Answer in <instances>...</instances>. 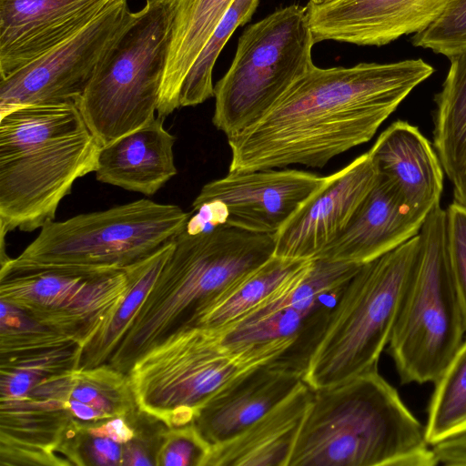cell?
I'll return each mask as SVG.
<instances>
[{
    "mask_svg": "<svg viewBox=\"0 0 466 466\" xmlns=\"http://www.w3.org/2000/svg\"><path fill=\"white\" fill-rule=\"evenodd\" d=\"M438 464L466 466V432L432 445Z\"/></svg>",
    "mask_w": 466,
    "mask_h": 466,
    "instance_id": "cell-34",
    "label": "cell"
},
{
    "mask_svg": "<svg viewBox=\"0 0 466 466\" xmlns=\"http://www.w3.org/2000/svg\"><path fill=\"white\" fill-rule=\"evenodd\" d=\"M276 233L186 228L106 364L125 374L176 332L195 328L223 293L274 256Z\"/></svg>",
    "mask_w": 466,
    "mask_h": 466,
    "instance_id": "cell-2",
    "label": "cell"
},
{
    "mask_svg": "<svg viewBox=\"0 0 466 466\" xmlns=\"http://www.w3.org/2000/svg\"><path fill=\"white\" fill-rule=\"evenodd\" d=\"M336 302L299 309L263 301L238 319L213 330L220 343L233 353L279 341H293L309 365L325 332Z\"/></svg>",
    "mask_w": 466,
    "mask_h": 466,
    "instance_id": "cell-23",
    "label": "cell"
},
{
    "mask_svg": "<svg viewBox=\"0 0 466 466\" xmlns=\"http://www.w3.org/2000/svg\"><path fill=\"white\" fill-rule=\"evenodd\" d=\"M101 146L75 104L0 116V228L31 232L56 218L76 179L96 172Z\"/></svg>",
    "mask_w": 466,
    "mask_h": 466,
    "instance_id": "cell-4",
    "label": "cell"
},
{
    "mask_svg": "<svg viewBox=\"0 0 466 466\" xmlns=\"http://www.w3.org/2000/svg\"><path fill=\"white\" fill-rule=\"evenodd\" d=\"M130 285L127 268L90 272L20 258L1 262L0 299L82 349L115 314Z\"/></svg>",
    "mask_w": 466,
    "mask_h": 466,
    "instance_id": "cell-11",
    "label": "cell"
},
{
    "mask_svg": "<svg viewBox=\"0 0 466 466\" xmlns=\"http://www.w3.org/2000/svg\"><path fill=\"white\" fill-rule=\"evenodd\" d=\"M175 0H147L109 48L77 107L101 147L156 116Z\"/></svg>",
    "mask_w": 466,
    "mask_h": 466,
    "instance_id": "cell-7",
    "label": "cell"
},
{
    "mask_svg": "<svg viewBox=\"0 0 466 466\" xmlns=\"http://www.w3.org/2000/svg\"><path fill=\"white\" fill-rule=\"evenodd\" d=\"M422 59L314 66L258 121L228 137V173L323 167L370 141L408 95L433 73Z\"/></svg>",
    "mask_w": 466,
    "mask_h": 466,
    "instance_id": "cell-1",
    "label": "cell"
},
{
    "mask_svg": "<svg viewBox=\"0 0 466 466\" xmlns=\"http://www.w3.org/2000/svg\"><path fill=\"white\" fill-rule=\"evenodd\" d=\"M433 384L425 424L431 446L466 432V338Z\"/></svg>",
    "mask_w": 466,
    "mask_h": 466,
    "instance_id": "cell-28",
    "label": "cell"
},
{
    "mask_svg": "<svg viewBox=\"0 0 466 466\" xmlns=\"http://www.w3.org/2000/svg\"><path fill=\"white\" fill-rule=\"evenodd\" d=\"M446 215L450 267L466 322V207L454 200Z\"/></svg>",
    "mask_w": 466,
    "mask_h": 466,
    "instance_id": "cell-32",
    "label": "cell"
},
{
    "mask_svg": "<svg viewBox=\"0 0 466 466\" xmlns=\"http://www.w3.org/2000/svg\"><path fill=\"white\" fill-rule=\"evenodd\" d=\"M449 0H339L306 6L316 43L383 46L428 27Z\"/></svg>",
    "mask_w": 466,
    "mask_h": 466,
    "instance_id": "cell-16",
    "label": "cell"
},
{
    "mask_svg": "<svg viewBox=\"0 0 466 466\" xmlns=\"http://www.w3.org/2000/svg\"><path fill=\"white\" fill-rule=\"evenodd\" d=\"M288 466H435L425 425L374 369L312 390Z\"/></svg>",
    "mask_w": 466,
    "mask_h": 466,
    "instance_id": "cell-3",
    "label": "cell"
},
{
    "mask_svg": "<svg viewBox=\"0 0 466 466\" xmlns=\"http://www.w3.org/2000/svg\"><path fill=\"white\" fill-rule=\"evenodd\" d=\"M325 180L326 177L297 169L228 173L205 184L192 208L214 227L274 234Z\"/></svg>",
    "mask_w": 466,
    "mask_h": 466,
    "instance_id": "cell-13",
    "label": "cell"
},
{
    "mask_svg": "<svg viewBox=\"0 0 466 466\" xmlns=\"http://www.w3.org/2000/svg\"><path fill=\"white\" fill-rule=\"evenodd\" d=\"M24 397L49 410L66 412L74 421L86 425L129 417L138 410L127 374L108 364L47 375Z\"/></svg>",
    "mask_w": 466,
    "mask_h": 466,
    "instance_id": "cell-19",
    "label": "cell"
},
{
    "mask_svg": "<svg viewBox=\"0 0 466 466\" xmlns=\"http://www.w3.org/2000/svg\"><path fill=\"white\" fill-rule=\"evenodd\" d=\"M423 222L408 208L396 185L378 174L346 228L317 258L368 262L418 235Z\"/></svg>",
    "mask_w": 466,
    "mask_h": 466,
    "instance_id": "cell-18",
    "label": "cell"
},
{
    "mask_svg": "<svg viewBox=\"0 0 466 466\" xmlns=\"http://www.w3.org/2000/svg\"><path fill=\"white\" fill-rule=\"evenodd\" d=\"M420 249L418 234L360 264L341 290L303 376L312 390L378 369Z\"/></svg>",
    "mask_w": 466,
    "mask_h": 466,
    "instance_id": "cell-5",
    "label": "cell"
},
{
    "mask_svg": "<svg viewBox=\"0 0 466 466\" xmlns=\"http://www.w3.org/2000/svg\"><path fill=\"white\" fill-rule=\"evenodd\" d=\"M113 1L0 0L1 79L73 36Z\"/></svg>",
    "mask_w": 466,
    "mask_h": 466,
    "instance_id": "cell-15",
    "label": "cell"
},
{
    "mask_svg": "<svg viewBox=\"0 0 466 466\" xmlns=\"http://www.w3.org/2000/svg\"><path fill=\"white\" fill-rule=\"evenodd\" d=\"M412 43L448 57L466 50V0H449L428 27L414 35Z\"/></svg>",
    "mask_w": 466,
    "mask_h": 466,
    "instance_id": "cell-30",
    "label": "cell"
},
{
    "mask_svg": "<svg viewBox=\"0 0 466 466\" xmlns=\"http://www.w3.org/2000/svg\"><path fill=\"white\" fill-rule=\"evenodd\" d=\"M173 248L174 240L127 268L130 279L129 289L112 318L82 349L78 368H94L107 362L156 282Z\"/></svg>",
    "mask_w": 466,
    "mask_h": 466,
    "instance_id": "cell-27",
    "label": "cell"
},
{
    "mask_svg": "<svg viewBox=\"0 0 466 466\" xmlns=\"http://www.w3.org/2000/svg\"><path fill=\"white\" fill-rule=\"evenodd\" d=\"M453 185L454 200L466 207V162L458 171Z\"/></svg>",
    "mask_w": 466,
    "mask_h": 466,
    "instance_id": "cell-35",
    "label": "cell"
},
{
    "mask_svg": "<svg viewBox=\"0 0 466 466\" xmlns=\"http://www.w3.org/2000/svg\"><path fill=\"white\" fill-rule=\"evenodd\" d=\"M303 375L273 363L257 366L227 382L199 410L194 423L211 446L248 429L301 383Z\"/></svg>",
    "mask_w": 466,
    "mask_h": 466,
    "instance_id": "cell-17",
    "label": "cell"
},
{
    "mask_svg": "<svg viewBox=\"0 0 466 466\" xmlns=\"http://www.w3.org/2000/svg\"><path fill=\"white\" fill-rule=\"evenodd\" d=\"M131 416L111 418L98 424L86 425V429L94 436L108 438L117 443L125 444L135 436Z\"/></svg>",
    "mask_w": 466,
    "mask_h": 466,
    "instance_id": "cell-33",
    "label": "cell"
},
{
    "mask_svg": "<svg viewBox=\"0 0 466 466\" xmlns=\"http://www.w3.org/2000/svg\"><path fill=\"white\" fill-rule=\"evenodd\" d=\"M164 116L101 147L99 182L152 196L177 175L173 147L176 137L164 127Z\"/></svg>",
    "mask_w": 466,
    "mask_h": 466,
    "instance_id": "cell-21",
    "label": "cell"
},
{
    "mask_svg": "<svg viewBox=\"0 0 466 466\" xmlns=\"http://www.w3.org/2000/svg\"><path fill=\"white\" fill-rule=\"evenodd\" d=\"M312 393L301 383L240 434L211 447L205 466H288Z\"/></svg>",
    "mask_w": 466,
    "mask_h": 466,
    "instance_id": "cell-22",
    "label": "cell"
},
{
    "mask_svg": "<svg viewBox=\"0 0 466 466\" xmlns=\"http://www.w3.org/2000/svg\"><path fill=\"white\" fill-rule=\"evenodd\" d=\"M276 360L272 353H233L213 329L179 330L135 361L127 376L135 401L166 426L193 422L201 407L227 382Z\"/></svg>",
    "mask_w": 466,
    "mask_h": 466,
    "instance_id": "cell-10",
    "label": "cell"
},
{
    "mask_svg": "<svg viewBox=\"0 0 466 466\" xmlns=\"http://www.w3.org/2000/svg\"><path fill=\"white\" fill-rule=\"evenodd\" d=\"M234 0H175L167 58L157 115L179 108V94L189 70Z\"/></svg>",
    "mask_w": 466,
    "mask_h": 466,
    "instance_id": "cell-24",
    "label": "cell"
},
{
    "mask_svg": "<svg viewBox=\"0 0 466 466\" xmlns=\"http://www.w3.org/2000/svg\"><path fill=\"white\" fill-rule=\"evenodd\" d=\"M368 153L377 173L396 185L415 215L425 219L440 204L445 173L433 145L417 127L393 122Z\"/></svg>",
    "mask_w": 466,
    "mask_h": 466,
    "instance_id": "cell-20",
    "label": "cell"
},
{
    "mask_svg": "<svg viewBox=\"0 0 466 466\" xmlns=\"http://www.w3.org/2000/svg\"><path fill=\"white\" fill-rule=\"evenodd\" d=\"M449 58L447 76L435 97L433 147L451 182L466 162V50Z\"/></svg>",
    "mask_w": 466,
    "mask_h": 466,
    "instance_id": "cell-26",
    "label": "cell"
},
{
    "mask_svg": "<svg viewBox=\"0 0 466 466\" xmlns=\"http://www.w3.org/2000/svg\"><path fill=\"white\" fill-rule=\"evenodd\" d=\"M189 216L177 205L142 198L49 221L18 258L91 272L124 269L174 240Z\"/></svg>",
    "mask_w": 466,
    "mask_h": 466,
    "instance_id": "cell-9",
    "label": "cell"
},
{
    "mask_svg": "<svg viewBox=\"0 0 466 466\" xmlns=\"http://www.w3.org/2000/svg\"><path fill=\"white\" fill-rule=\"evenodd\" d=\"M419 234V257L388 344L403 385L434 383L466 335L448 256L446 209L437 205Z\"/></svg>",
    "mask_w": 466,
    "mask_h": 466,
    "instance_id": "cell-6",
    "label": "cell"
},
{
    "mask_svg": "<svg viewBox=\"0 0 466 466\" xmlns=\"http://www.w3.org/2000/svg\"><path fill=\"white\" fill-rule=\"evenodd\" d=\"M377 176L368 152L327 176L324 184L276 233L274 256L317 258L346 228Z\"/></svg>",
    "mask_w": 466,
    "mask_h": 466,
    "instance_id": "cell-14",
    "label": "cell"
},
{
    "mask_svg": "<svg viewBox=\"0 0 466 466\" xmlns=\"http://www.w3.org/2000/svg\"><path fill=\"white\" fill-rule=\"evenodd\" d=\"M211 446L194 422L178 427H166L156 457V465L205 466Z\"/></svg>",
    "mask_w": 466,
    "mask_h": 466,
    "instance_id": "cell-31",
    "label": "cell"
},
{
    "mask_svg": "<svg viewBox=\"0 0 466 466\" xmlns=\"http://www.w3.org/2000/svg\"><path fill=\"white\" fill-rule=\"evenodd\" d=\"M316 44L306 6L291 5L248 26L214 86L212 123L227 137L264 116L310 70Z\"/></svg>",
    "mask_w": 466,
    "mask_h": 466,
    "instance_id": "cell-8",
    "label": "cell"
},
{
    "mask_svg": "<svg viewBox=\"0 0 466 466\" xmlns=\"http://www.w3.org/2000/svg\"><path fill=\"white\" fill-rule=\"evenodd\" d=\"M339 0H309V3L315 5H326L332 3H335Z\"/></svg>",
    "mask_w": 466,
    "mask_h": 466,
    "instance_id": "cell-36",
    "label": "cell"
},
{
    "mask_svg": "<svg viewBox=\"0 0 466 466\" xmlns=\"http://www.w3.org/2000/svg\"><path fill=\"white\" fill-rule=\"evenodd\" d=\"M259 0H234L219 20L189 70L179 94V106H194L214 96L215 63L235 30L253 15Z\"/></svg>",
    "mask_w": 466,
    "mask_h": 466,
    "instance_id": "cell-29",
    "label": "cell"
},
{
    "mask_svg": "<svg viewBox=\"0 0 466 466\" xmlns=\"http://www.w3.org/2000/svg\"><path fill=\"white\" fill-rule=\"evenodd\" d=\"M131 15L127 0H114L73 36L1 79L0 116L25 106H77Z\"/></svg>",
    "mask_w": 466,
    "mask_h": 466,
    "instance_id": "cell-12",
    "label": "cell"
},
{
    "mask_svg": "<svg viewBox=\"0 0 466 466\" xmlns=\"http://www.w3.org/2000/svg\"><path fill=\"white\" fill-rule=\"evenodd\" d=\"M312 260L272 256L219 296L195 328L217 329L238 319L304 272Z\"/></svg>",
    "mask_w": 466,
    "mask_h": 466,
    "instance_id": "cell-25",
    "label": "cell"
}]
</instances>
